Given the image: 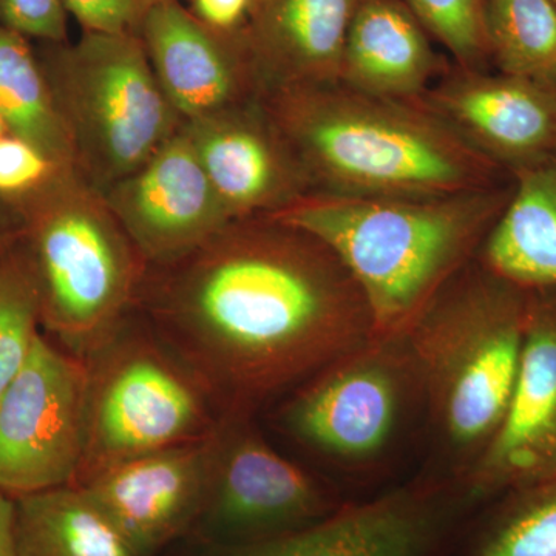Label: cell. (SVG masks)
<instances>
[{"mask_svg": "<svg viewBox=\"0 0 556 556\" xmlns=\"http://www.w3.org/2000/svg\"><path fill=\"white\" fill-rule=\"evenodd\" d=\"M75 484L134 457L208 437L222 415L200 380L135 308L89 356Z\"/></svg>", "mask_w": 556, "mask_h": 556, "instance_id": "obj_8", "label": "cell"}, {"mask_svg": "<svg viewBox=\"0 0 556 556\" xmlns=\"http://www.w3.org/2000/svg\"><path fill=\"white\" fill-rule=\"evenodd\" d=\"M0 27L31 42L68 40V13L64 0H0Z\"/></svg>", "mask_w": 556, "mask_h": 556, "instance_id": "obj_28", "label": "cell"}, {"mask_svg": "<svg viewBox=\"0 0 556 556\" xmlns=\"http://www.w3.org/2000/svg\"><path fill=\"white\" fill-rule=\"evenodd\" d=\"M86 365L42 331L0 397V492L75 484L83 460Z\"/></svg>", "mask_w": 556, "mask_h": 556, "instance_id": "obj_9", "label": "cell"}, {"mask_svg": "<svg viewBox=\"0 0 556 556\" xmlns=\"http://www.w3.org/2000/svg\"><path fill=\"white\" fill-rule=\"evenodd\" d=\"M232 219L263 217L313 190L262 100L182 123Z\"/></svg>", "mask_w": 556, "mask_h": 556, "instance_id": "obj_16", "label": "cell"}, {"mask_svg": "<svg viewBox=\"0 0 556 556\" xmlns=\"http://www.w3.org/2000/svg\"><path fill=\"white\" fill-rule=\"evenodd\" d=\"M420 24L445 46L466 70L489 56L484 27L485 0H404Z\"/></svg>", "mask_w": 556, "mask_h": 556, "instance_id": "obj_26", "label": "cell"}, {"mask_svg": "<svg viewBox=\"0 0 556 556\" xmlns=\"http://www.w3.org/2000/svg\"><path fill=\"white\" fill-rule=\"evenodd\" d=\"M139 39L182 123L262 100L243 25L219 30L179 0H163L146 17Z\"/></svg>", "mask_w": 556, "mask_h": 556, "instance_id": "obj_14", "label": "cell"}, {"mask_svg": "<svg viewBox=\"0 0 556 556\" xmlns=\"http://www.w3.org/2000/svg\"><path fill=\"white\" fill-rule=\"evenodd\" d=\"M24 228L17 207L0 197V255L21 239Z\"/></svg>", "mask_w": 556, "mask_h": 556, "instance_id": "obj_31", "label": "cell"}, {"mask_svg": "<svg viewBox=\"0 0 556 556\" xmlns=\"http://www.w3.org/2000/svg\"><path fill=\"white\" fill-rule=\"evenodd\" d=\"M217 428L200 441L124 460L78 486L100 504L138 552L152 555L203 517Z\"/></svg>", "mask_w": 556, "mask_h": 556, "instance_id": "obj_15", "label": "cell"}, {"mask_svg": "<svg viewBox=\"0 0 556 556\" xmlns=\"http://www.w3.org/2000/svg\"><path fill=\"white\" fill-rule=\"evenodd\" d=\"M73 167L102 193L141 167L182 127L138 36L80 33L35 42Z\"/></svg>", "mask_w": 556, "mask_h": 556, "instance_id": "obj_7", "label": "cell"}, {"mask_svg": "<svg viewBox=\"0 0 556 556\" xmlns=\"http://www.w3.org/2000/svg\"><path fill=\"white\" fill-rule=\"evenodd\" d=\"M503 204L489 188L445 197L309 190L269 217L321 241L361 289L376 338H393L466 268Z\"/></svg>", "mask_w": 556, "mask_h": 556, "instance_id": "obj_3", "label": "cell"}, {"mask_svg": "<svg viewBox=\"0 0 556 556\" xmlns=\"http://www.w3.org/2000/svg\"><path fill=\"white\" fill-rule=\"evenodd\" d=\"M552 2H554V3H555V5H556V0H552Z\"/></svg>", "mask_w": 556, "mask_h": 556, "instance_id": "obj_34", "label": "cell"}, {"mask_svg": "<svg viewBox=\"0 0 556 556\" xmlns=\"http://www.w3.org/2000/svg\"><path fill=\"white\" fill-rule=\"evenodd\" d=\"M254 0H193L197 17L219 30H236L247 22Z\"/></svg>", "mask_w": 556, "mask_h": 556, "instance_id": "obj_30", "label": "cell"}, {"mask_svg": "<svg viewBox=\"0 0 556 556\" xmlns=\"http://www.w3.org/2000/svg\"><path fill=\"white\" fill-rule=\"evenodd\" d=\"M0 556H17L14 497L0 492Z\"/></svg>", "mask_w": 556, "mask_h": 556, "instance_id": "obj_32", "label": "cell"}, {"mask_svg": "<svg viewBox=\"0 0 556 556\" xmlns=\"http://www.w3.org/2000/svg\"><path fill=\"white\" fill-rule=\"evenodd\" d=\"M530 292L468 265L405 332L422 379L431 473L463 485L510 407Z\"/></svg>", "mask_w": 556, "mask_h": 556, "instance_id": "obj_4", "label": "cell"}, {"mask_svg": "<svg viewBox=\"0 0 556 556\" xmlns=\"http://www.w3.org/2000/svg\"><path fill=\"white\" fill-rule=\"evenodd\" d=\"M40 331L38 278L21 237L0 255V397L27 364Z\"/></svg>", "mask_w": 556, "mask_h": 556, "instance_id": "obj_25", "label": "cell"}, {"mask_svg": "<svg viewBox=\"0 0 556 556\" xmlns=\"http://www.w3.org/2000/svg\"><path fill=\"white\" fill-rule=\"evenodd\" d=\"M362 0H254L243 24L262 89L340 79L348 30Z\"/></svg>", "mask_w": 556, "mask_h": 556, "instance_id": "obj_18", "label": "cell"}, {"mask_svg": "<svg viewBox=\"0 0 556 556\" xmlns=\"http://www.w3.org/2000/svg\"><path fill=\"white\" fill-rule=\"evenodd\" d=\"M38 278L40 328L84 358L137 308L148 263L104 197L68 164L10 200Z\"/></svg>", "mask_w": 556, "mask_h": 556, "instance_id": "obj_5", "label": "cell"}, {"mask_svg": "<svg viewBox=\"0 0 556 556\" xmlns=\"http://www.w3.org/2000/svg\"><path fill=\"white\" fill-rule=\"evenodd\" d=\"M252 419L222 416L217 428L203 517L230 546L305 529L342 506L309 471L278 453Z\"/></svg>", "mask_w": 556, "mask_h": 556, "instance_id": "obj_10", "label": "cell"}, {"mask_svg": "<svg viewBox=\"0 0 556 556\" xmlns=\"http://www.w3.org/2000/svg\"><path fill=\"white\" fill-rule=\"evenodd\" d=\"M0 116L14 137L35 146L54 164L73 166V153L35 42L0 27Z\"/></svg>", "mask_w": 556, "mask_h": 556, "instance_id": "obj_22", "label": "cell"}, {"mask_svg": "<svg viewBox=\"0 0 556 556\" xmlns=\"http://www.w3.org/2000/svg\"><path fill=\"white\" fill-rule=\"evenodd\" d=\"M519 172L517 190L482 241L478 262L525 291H556L555 155Z\"/></svg>", "mask_w": 556, "mask_h": 556, "instance_id": "obj_20", "label": "cell"}, {"mask_svg": "<svg viewBox=\"0 0 556 556\" xmlns=\"http://www.w3.org/2000/svg\"><path fill=\"white\" fill-rule=\"evenodd\" d=\"M434 70L428 31L404 0H362L348 30L339 80L376 97L416 100Z\"/></svg>", "mask_w": 556, "mask_h": 556, "instance_id": "obj_19", "label": "cell"}, {"mask_svg": "<svg viewBox=\"0 0 556 556\" xmlns=\"http://www.w3.org/2000/svg\"><path fill=\"white\" fill-rule=\"evenodd\" d=\"M466 506L456 482L430 473L364 503L342 504L305 529L230 546L222 556H433Z\"/></svg>", "mask_w": 556, "mask_h": 556, "instance_id": "obj_11", "label": "cell"}, {"mask_svg": "<svg viewBox=\"0 0 556 556\" xmlns=\"http://www.w3.org/2000/svg\"><path fill=\"white\" fill-rule=\"evenodd\" d=\"M101 195L148 266L189 254L233 222L182 127Z\"/></svg>", "mask_w": 556, "mask_h": 556, "instance_id": "obj_12", "label": "cell"}, {"mask_svg": "<svg viewBox=\"0 0 556 556\" xmlns=\"http://www.w3.org/2000/svg\"><path fill=\"white\" fill-rule=\"evenodd\" d=\"M137 311L222 416L254 417L375 336L356 281L321 241L263 215L148 266Z\"/></svg>", "mask_w": 556, "mask_h": 556, "instance_id": "obj_1", "label": "cell"}, {"mask_svg": "<svg viewBox=\"0 0 556 556\" xmlns=\"http://www.w3.org/2000/svg\"><path fill=\"white\" fill-rule=\"evenodd\" d=\"M486 49L506 75L556 86V5L552 0H485Z\"/></svg>", "mask_w": 556, "mask_h": 556, "instance_id": "obj_23", "label": "cell"}, {"mask_svg": "<svg viewBox=\"0 0 556 556\" xmlns=\"http://www.w3.org/2000/svg\"><path fill=\"white\" fill-rule=\"evenodd\" d=\"M163 0H64L68 16L87 33L138 36L153 7Z\"/></svg>", "mask_w": 556, "mask_h": 556, "instance_id": "obj_27", "label": "cell"}, {"mask_svg": "<svg viewBox=\"0 0 556 556\" xmlns=\"http://www.w3.org/2000/svg\"><path fill=\"white\" fill-rule=\"evenodd\" d=\"M276 424L332 471L383 477L427 439L422 379L407 336L372 338L276 404Z\"/></svg>", "mask_w": 556, "mask_h": 556, "instance_id": "obj_6", "label": "cell"}, {"mask_svg": "<svg viewBox=\"0 0 556 556\" xmlns=\"http://www.w3.org/2000/svg\"><path fill=\"white\" fill-rule=\"evenodd\" d=\"M60 164L14 135L0 138V197L16 199L39 185Z\"/></svg>", "mask_w": 556, "mask_h": 556, "instance_id": "obj_29", "label": "cell"}, {"mask_svg": "<svg viewBox=\"0 0 556 556\" xmlns=\"http://www.w3.org/2000/svg\"><path fill=\"white\" fill-rule=\"evenodd\" d=\"M495 500L468 556H556V477L515 486Z\"/></svg>", "mask_w": 556, "mask_h": 556, "instance_id": "obj_24", "label": "cell"}, {"mask_svg": "<svg viewBox=\"0 0 556 556\" xmlns=\"http://www.w3.org/2000/svg\"><path fill=\"white\" fill-rule=\"evenodd\" d=\"M556 477V291L530 292L521 368L506 419L463 482L468 504Z\"/></svg>", "mask_w": 556, "mask_h": 556, "instance_id": "obj_13", "label": "cell"}, {"mask_svg": "<svg viewBox=\"0 0 556 556\" xmlns=\"http://www.w3.org/2000/svg\"><path fill=\"white\" fill-rule=\"evenodd\" d=\"M9 134V127H7L5 121H3L2 116H0V138L5 137V135Z\"/></svg>", "mask_w": 556, "mask_h": 556, "instance_id": "obj_33", "label": "cell"}, {"mask_svg": "<svg viewBox=\"0 0 556 556\" xmlns=\"http://www.w3.org/2000/svg\"><path fill=\"white\" fill-rule=\"evenodd\" d=\"M266 112L313 190L348 195L445 197L485 189L495 161L428 105L342 80L269 91Z\"/></svg>", "mask_w": 556, "mask_h": 556, "instance_id": "obj_2", "label": "cell"}, {"mask_svg": "<svg viewBox=\"0 0 556 556\" xmlns=\"http://www.w3.org/2000/svg\"><path fill=\"white\" fill-rule=\"evenodd\" d=\"M17 556H144L78 485L14 497Z\"/></svg>", "mask_w": 556, "mask_h": 556, "instance_id": "obj_21", "label": "cell"}, {"mask_svg": "<svg viewBox=\"0 0 556 556\" xmlns=\"http://www.w3.org/2000/svg\"><path fill=\"white\" fill-rule=\"evenodd\" d=\"M427 105L492 161L526 167L555 155L554 86L467 70L431 91Z\"/></svg>", "mask_w": 556, "mask_h": 556, "instance_id": "obj_17", "label": "cell"}]
</instances>
